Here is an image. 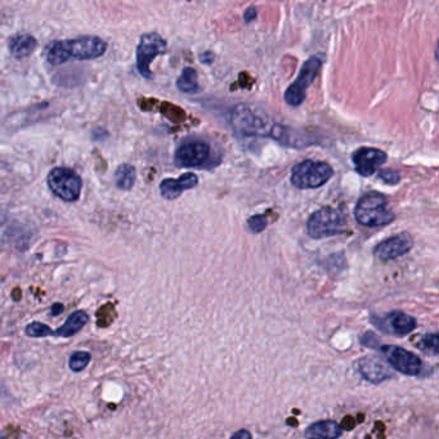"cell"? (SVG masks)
I'll use <instances>...</instances> for the list:
<instances>
[{"instance_id": "19", "label": "cell", "mask_w": 439, "mask_h": 439, "mask_svg": "<svg viewBox=\"0 0 439 439\" xmlns=\"http://www.w3.org/2000/svg\"><path fill=\"white\" fill-rule=\"evenodd\" d=\"M177 88L183 93H197L200 91L197 71L192 68H183L180 77H178Z\"/></svg>"}, {"instance_id": "17", "label": "cell", "mask_w": 439, "mask_h": 439, "mask_svg": "<svg viewBox=\"0 0 439 439\" xmlns=\"http://www.w3.org/2000/svg\"><path fill=\"white\" fill-rule=\"evenodd\" d=\"M36 40L31 35H15L9 40L8 48L10 54L16 59H26L36 49Z\"/></svg>"}, {"instance_id": "9", "label": "cell", "mask_w": 439, "mask_h": 439, "mask_svg": "<svg viewBox=\"0 0 439 439\" xmlns=\"http://www.w3.org/2000/svg\"><path fill=\"white\" fill-rule=\"evenodd\" d=\"M381 353L385 355L389 364L398 372L407 376H417L422 370V361L417 355L402 346H383Z\"/></svg>"}, {"instance_id": "8", "label": "cell", "mask_w": 439, "mask_h": 439, "mask_svg": "<svg viewBox=\"0 0 439 439\" xmlns=\"http://www.w3.org/2000/svg\"><path fill=\"white\" fill-rule=\"evenodd\" d=\"M167 52V40L157 33H147L141 36L137 47V68L142 77L153 79L151 63L157 56Z\"/></svg>"}, {"instance_id": "5", "label": "cell", "mask_w": 439, "mask_h": 439, "mask_svg": "<svg viewBox=\"0 0 439 439\" xmlns=\"http://www.w3.org/2000/svg\"><path fill=\"white\" fill-rule=\"evenodd\" d=\"M322 59L313 56L307 59L295 82L290 85L284 94V100L290 107H299L307 97V91L321 71Z\"/></svg>"}, {"instance_id": "14", "label": "cell", "mask_w": 439, "mask_h": 439, "mask_svg": "<svg viewBox=\"0 0 439 439\" xmlns=\"http://www.w3.org/2000/svg\"><path fill=\"white\" fill-rule=\"evenodd\" d=\"M197 185H199V178L194 173H186L178 179L168 178L161 182V196L167 200H176L182 194V192L191 190Z\"/></svg>"}, {"instance_id": "16", "label": "cell", "mask_w": 439, "mask_h": 439, "mask_svg": "<svg viewBox=\"0 0 439 439\" xmlns=\"http://www.w3.org/2000/svg\"><path fill=\"white\" fill-rule=\"evenodd\" d=\"M343 436V429L340 428L337 422H318L312 424L307 431L305 437L307 438H325L334 439L339 438Z\"/></svg>"}, {"instance_id": "3", "label": "cell", "mask_w": 439, "mask_h": 439, "mask_svg": "<svg viewBox=\"0 0 439 439\" xmlns=\"http://www.w3.org/2000/svg\"><path fill=\"white\" fill-rule=\"evenodd\" d=\"M307 229L313 238L341 235L346 231V214L337 208H322L309 217Z\"/></svg>"}, {"instance_id": "28", "label": "cell", "mask_w": 439, "mask_h": 439, "mask_svg": "<svg viewBox=\"0 0 439 439\" xmlns=\"http://www.w3.org/2000/svg\"><path fill=\"white\" fill-rule=\"evenodd\" d=\"M200 61L205 65H211L213 61H214V54L211 52H205L200 56Z\"/></svg>"}, {"instance_id": "1", "label": "cell", "mask_w": 439, "mask_h": 439, "mask_svg": "<svg viewBox=\"0 0 439 439\" xmlns=\"http://www.w3.org/2000/svg\"><path fill=\"white\" fill-rule=\"evenodd\" d=\"M106 43L97 36H80L72 40L54 42L48 48L47 59L53 66L66 63L70 59L84 61L101 57L106 52Z\"/></svg>"}, {"instance_id": "11", "label": "cell", "mask_w": 439, "mask_h": 439, "mask_svg": "<svg viewBox=\"0 0 439 439\" xmlns=\"http://www.w3.org/2000/svg\"><path fill=\"white\" fill-rule=\"evenodd\" d=\"M210 146L205 142L194 141L182 144L174 156L178 168H201L210 159Z\"/></svg>"}, {"instance_id": "25", "label": "cell", "mask_w": 439, "mask_h": 439, "mask_svg": "<svg viewBox=\"0 0 439 439\" xmlns=\"http://www.w3.org/2000/svg\"><path fill=\"white\" fill-rule=\"evenodd\" d=\"M247 224H249V229L252 232L259 233L267 227V220L264 218V215H254L249 220Z\"/></svg>"}, {"instance_id": "4", "label": "cell", "mask_w": 439, "mask_h": 439, "mask_svg": "<svg viewBox=\"0 0 439 439\" xmlns=\"http://www.w3.org/2000/svg\"><path fill=\"white\" fill-rule=\"evenodd\" d=\"M332 176L334 169L328 162L305 160L293 168L291 183L299 190H314L326 185Z\"/></svg>"}, {"instance_id": "27", "label": "cell", "mask_w": 439, "mask_h": 439, "mask_svg": "<svg viewBox=\"0 0 439 439\" xmlns=\"http://www.w3.org/2000/svg\"><path fill=\"white\" fill-rule=\"evenodd\" d=\"M232 439H250L252 438V433L250 431H245V429H242V431H236V433H233L232 434Z\"/></svg>"}, {"instance_id": "23", "label": "cell", "mask_w": 439, "mask_h": 439, "mask_svg": "<svg viewBox=\"0 0 439 439\" xmlns=\"http://www.w3.org/2000/svg\"><path fill=\"white\" fill-rule=\"evenodd\" d=\"M420 348L426 353H433L434 355H438V335L437 334L426 335L424 338V344H420Z\"/></svg>"}, {"instance_id": "2", "label": "cell", "mask_w": 439, "mask_h": 439, "mask_svg": "<svg viewBox=\"0 0 439 439\" xmlns=\"http://www.w3.org/2000/svg\"><path fill=\"white\" fill-rule=\"evenodd\" d=\"M355 217L364 227H383L396 220L394 213L388 208V200L380 192H367L363 194L355 205Z\"/></svg>"}, {"instance_id": "13", "label": "cell", "mask_w": 439, "mask_h": 439, "mask_svg": "<svg viewBox=\"0 0 439 439\" xmlns=\"http://www.w3.org/2000/svg\"><path fill=\"white\" fill-rule=\"evenodd\" d=\"M413 246L414 238L410 233L403 232L397 236L389 237L381 241L379 245L375 246L373 254L381 262H389L406 255L413 249Z\"/></svg>"}, {"instance_id": "10", "label": "cell", "mask_w": 439, "mask_h": 439, "mask_svg": "<svg viewBox=\"0 0 439 439\" xmlns=\"http://www.w3.org/2000/svg\"><path fill=\"white\" fill-rule=\"evenodd\" d=\"M371 321L381 332L394 337H406L417 328L414 317L401 311L387 313L383 317H372Z\"/></svg>"}, {"instance_id": "12", "label": "cell", "mask_w": 439, "mask_h": 439, "mask_svg": "<svg viewBox=\"0 0 439 439\" xmlns=\"http://www.w3.org/2000/svg\"><path fill=\"white\" fill-rule=\"evenodd\" d=\"M388 155L379 148L361 147L352 153L355 169L362 177H371L387 162Z\"/></svg>"}, {"instance_id": "15", "label": "cell", "mask_w": 439, "mask_h": 439, "mask_svg": "<svg viewBox=\"0 0 439 439\" xmlns=\"http://www.w3.org/2000/svg\"><path fill=\"white\" fill-rule=\"evenodd\" d=\"M357 370L363 378L372 384H380L389 378H392V372L383 363L375 358L363 357L357 361Z\"/></svg>"}, {"instance_id": "18", "label": "cell", "mask_w": 439, "mask_h": 439, "mask_svg": "<svg viewBox=\"0 0 439 439\" xmlns=\"http://www.w3.org/2000/svg\"><path fill=\"white\" fill-rule=\"evenodd\" d=\"M88 322H89L88 314L84 311H77L70 314L66 322L59 330H56L54 334L61 338H70L83 329Z\"/></svg>"}, {"instance_id": "20", "label": "cell", "mask_w": 439, "mask_h": 439, "mask_svg": "<svg viewBox=\"0 0 439 439\" xmlns=\"http://www.w3.org/2000/svg\"><path fill=\"white\" fill-rule=\"evenodd\" d=\"M135 177L137 174H135L134 167L129 164H123L115 171V183L120 190L129 191L132 190V187L134 186Z\"/></svg>"}, {"instance_id": "7", "label": "cell", "mask_w": 439, "mask_h": 439, "mask_svg": "<svg viewBox=\"0 0 439 439\" xmlns=\"http://www.w3.org/2000/svg\"><path fill=\"white\" fill-rule=\"evenodd\" d=\"M48 186L52 192L63 201H77L82 192V178L74 170L68 168H54L48 174Z\"/></svg>"}, {"instance_id": "21", "label": "cell", "mask_w": 439, "mask_h": 439, "mask_svg": "<svg viewBox=\"0 0 439 439\" xmlns=\"http://www.w3.org/2000/svg\"><path fill=\"white\" fill-rule=\"evenodd\" d=\"M91 353L88 352H83V351H77L74 352L71 357H70V369L74 372H80L84 370L85 367L91 362Z\"/></svg>"}, {"instance_id": "22", "label": "cell", "mask_w": 439, "mask_h": 439, "mask_svg": "<svg viewBox=\"0 0 439 439\" xmlns=\"http://www.w3.org/2000/svg\"><path fill=\"white\" fill-rule=\"evenodd\" d=\"M26 334L29 337H31V338H44V337H48V335H53L54 331L49 326L42 323V322H33V323L27 325Z\"/></svg>"}, {"instance_id": "6", "label": "cell", "mask_w": 439, "mask_h": 439, "mask_svg": "<svg viewBox=\"0 0 439 439\" xmlns=\"http://www.w3.org/2000/svg\"><path fill=\"white\" fill-rule=\"evenodd\" d=\"M231 121H232V127L235 128L238 133L247 135V137H254V135L270 137L275 127V125H270L265 116L258 115L252 107L246 105H238L233 109Z\"/></svg>"}, {"instance_id": "26", "label": "cell", "mask_w": 439, "mask_h": 439, "mask_svg": "<svg viewBox=\"0 0 439 439\" xmlns=\"http://www.w3.org/2000/svg\"><path fill=\"white\" fill-rule=\"evenodd\" d=\"M256 16H258V10H256L255 7H249L244 12V20H245L246 24H250L252 21L256 18Z\"/></svg>"}, {"instance_id": "24", "label": "cell", "mask_w": 439, "mask_h": 439, "mask_svg": "<svg viewBox=\"0 0 439 439\" xmlns=\"http://www.w3.org/2000/svg\"><path fill=\"white\" fill-rule=\"evenodd\" d=\"M378 176H379V178H380L381 180H384L385 183H388V185H392V186H394V185H398V183H399V180H401V174H399L398 171H396V170H380Z\"/></svg>"}]
</instances>
